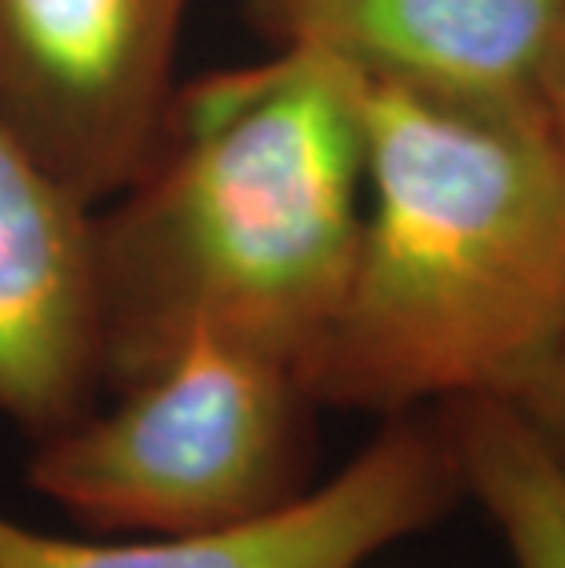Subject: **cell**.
<instances>
[{
    "instance_id": "1",
    "label": "cell",
    "mask_w": 565,
    "mask_h": 568,
    "mask_svg": "<svg viewBox=\"0 0 565 568\" xmlns=\"http://www.w3.org/2000/svg\"><path fill=\"white\" fill-rule=\"evenodd\" d=\"M364 221V122L339 59L275 44L176 89L151 162L95 210L107 385L195 326L302 367L339 316Z\"/></svg>"
},
{
    "instance_id": "2",
    "label": "cell",
    "mask_w": 565,
    "mask_h": 568,
    "mask_svg": "<svg viewBox=\"0 0 565 568\" xmlns=\"http://www.w3.org/2000/svg\"><path fill=\"white\" fill-rule=\"evenodd\" d=\"M353 78L364 221L309 400L393 418L507 396L565 342V154L544 106Z\"/></svg>"
},
{
    "instance_id": "3",
    "label": "cell",
    "mask_w": 565,
    "mask_h": 568,
    "mask_svg": "<svg viewBox=\"0 0 565 568\" xmlns=\"http://www.w3.org/2000/svg\"><path fill=\"white\" fill-rule=\"evenodd\" d=\"M305 407L291 364L195 326L111 410L89 407L33 440L27 480L114 536L239 525L302 491Z\"/></svg>"
},
{
    "instance_id": "4",
    "label": "cell",
    "mask_w": 565,
    "mask_h": 568,
    "mask_svg": "<svg viewBox=\"0 0 565 568\" xmlns=\"http://www.w3.org/2000/svg\"><path fill=\"white\" fill-rule=\"evenodd\" d=\"M191 0H0V125L92 210L151 162Z\"/></svg>"
},
{
    "instance_id": "5",
    "label": "cell",
    "mask_w": 565,
    "mask_h": 568,
    "mask_svg": "<svg viewBox=\"0 0 565 568\" xmlns=\"http://www.w3.org/2000/svg\"><path fill=\"white\" fill-rule=\"evenodd\" d=\"M463 477L441 415L386 418L364 452L323 480L239 525L188 536L70 539L0 510V568H367L437 525Z\"/></svg>"
},
{
    "instance_id": "6",
    "label": "cell",
    "mask_w": 565,
    "mask_h": 568,
    "mask_svg": "<svg viewBox=\"0 0 565 568\" xmlns=\"http://www.w3.org/2000/svg\"><path fill=\"white\" fill-rule=\"evenodd\" d=\"M107 385L95 210L0 125V415L33 440Z\"/></svg>"
},
{
    "instance_id": "7",
    "label": "cell",
    "mask_w": 565,
    "mask_h": 568,
    "mask_svg": "<svg viewBox=\"0 0 565 568\" xmlns=\"http://www.w3.org/2000/svg\"><path fill=\"white\" fill-rule=\"evenodd\" d=\"M272 44H302L360 78L437 100L536 95L565 0H254Z\"/></svg>"
},
{
    "instance_id": "8",
    "label": "cell",
    "mask_w": 565,
    "mask_h": 568,
    "mask_svg": "<svg viewBox=\"0 0 565 568\" xmlns=\"http://www.w3.org/2000/svg\"><path fill=\"white\" fill-rule=\"evenodd\" d=\"M463 495L485 510L514 568H565V466L507 396L441 407Z\"/></svg>"
},
{
    "instance_id": "9",
    "label": "cell",
    "mask_w": 565,
    "mask_h": 568,
    "mask_svg": "<svg viewBox=\"0 0 565 568\" xmlns=\"http://www.w3.org/2000/svg\"><path fill=\"white\" fill-rule=\"evenodd\" d=\"M507 400L528 418L555 458L565 466V342L525 374Z\"/></svg>"
},
{
    "instance_id": "10",
    "label": "cell",
    "mask_w": 565,
    "mask_h": 568,
    "mask_svg": "<svg viewBox=\"0 0 565 568\" xmlns=\"http://www.w3.org/2000/svg\"><path fill=\"white\" fill-rule=\"evenodd\" d=\"M536 100L544 106L547 114V125L555 132L558 148L565 154V30L555 44V52H551L544 74H539V84H536Z\"/></svg>"
}]
</instances>
